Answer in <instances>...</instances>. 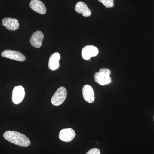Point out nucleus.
<instances>
[{"mask_svg":"<svg viewBox=\"0 0 154 154\" xmlns=\"http://www.w3.org/2000/svg\"><path fill=\"white\" fill-rule=\"evenodd\" d=\"M3 136L6 140L20 146L26 147L30 144V141L27 137L17 131H6Z\"/></svg>","mask_w":154,"mask_h":154,"instance_id":"nucleus-1","label":"nucleus"},{"mask_svg":"<svg viewBox=\"0 0 154 154\" xmlns=\"http://www.w3.org/2000/svg\"><path fill=\"white\" fill-rule=\"evenodd\" d=\"M110 73L111 72L109 69H100L99 72H96L94 75L95 82L102 86L110 84L112 81L110 76Z\"/></svg>","mask_w":154,"mask_h":154,"instance_id":"nucleus-2","label":"nucleus"},{"mask_svg":"<svg viewBox=\"0 0 154 154\" xmlns=\"http://www.w3.org/2000/svg\"><path fill=\"white\" fill-rule=\"evenodd\" d=\"M67 91L63 87H61L54 94L51 99V103L54 106H59L62 104L66 99Z\"/></svg>","mask_w":154,"mask_h":154,"instance_id":"nucleus-3","label":"nucleus"},{"mask_svg":"<svg viewBox=\"0 0 154 154\" xmlns=\"http://www.w3.org/2000/svg\"><path fill=\"white\" fill-rule=\"evenodd\" d=\"M2 56L3 57L18 61L23 62L26 60L25 56L21 52L11 50H6L4 51L2 53Z\"/></svg>","mask_w":154,"mask_h":154,"instance_id":"nucleus-4","label":"nucleus"},{"mask_svg":"<svg viewBox=\"0 0 154 154\" xmlns=\"http://www.w3.org/2000/svg\"><path fill=\"white\" fill-rule=\"evenodd\" d=\"M99 52V50L96 46L92 45H87L83 48L82 50V57L85 60H88L91 57L98 55Z\"/></svg>","mask_w":154,"mask_h":154,"instance_id":"nucleus-5","label":"nucleus"},{"mask_svg":"<svg viewBox=\"0 0 154 154\" xmlns=\"http://www.w3.org/2000/svg\"><path fill=\"white\" fill-rule=\"evenodd\" d=\"M25 96V89L22 86L15 87L13 91L12 101L14 104H19L22 102Z\"/></svg>","mask_w":154,"mask_h":154,"instance_id":"nucleus-6","label":"nucleus"},{"mask_svg":"<svg viewBox=\"0 0 154 154\" xmlns=\"http://www.w3.org/2000/svg\"><path fill=\"white\" fill-rule=\"evenodd\" d=\"M75 135V132L73 129L71 128H65L60 131L59 137L63 141L69 142L74 139Z\"/></svg>","mask_w":154,"mask_h":154,"instance_id":"nucleus-7","label":"nucleus"},{"mask_svg":"<svg viewBox=\"0 0 154 154\" xmlns=\"http://www.w3.org/2000/svg\"><path fill=\"white\" fill-rule=\"evenodd\" d=\"M44 34L41 31H36L31 36L30 39V43L32 46L39 48L42 45V42L44 38Z\"/></svg>","mask_w":154,"mask_h":154,"instance_id":"nucleus-8","label":"nucleus"},{"mask_svg":"<svg viewBox=\"0 0 154 154\" xmlns=\"http://www.w3.org/2000/svg\"><path fill=\"white\" fill-rule=\"evenodd\" d=\"M83 98L88 103H92L95 100V94L93 88L89 85L84 86L82 90Z\"/></svg>","mask_w":154,"mask_h":154,"instance_id":"nucleus-9","label":"nucleus"},{"mask_svg":"<svg viewBox=\"0 0 154 154\" xmlns=\"http://www.w3.org/2000/svg\"><path fill=\"white\" fill-rule=\"evenodd\" d=\"M2 24L7 29L11 31H15L19 28V21L17 19L13 18H4L2 20Z\"/></svg>","mask_w":154,"mask_h":154,"instance_id":"nucleus-10","label":"nucleus"},{"mask_svg":"<svg viewBox=\"0 0 154 154\" xmlns=\"http://www.w3.org/2000/svg\"><path fill=\"white\" fill-rule=\"evenodd\" d=\"M30 7L33 11L42 15H44L46 13V8L44 4L40 0H31Z\"/></svg>","mask_w":154,"mask_h":154,"instance_id":"nucleus-11","label":"nucleus"},{"mask_svg":"<svg viewBox=\"0 0 154 154\" xmlns=\"http://www.w3.org/2000/svg\"><path fill=\"white\" fill-rule=\"evenodd\" d=\"M60 55L59 53L55 52L50 57L48 62V67L51 71H55L60 67L59 61Z\"/></svg>","mask_w":154,"mask_h":154,"instance_id":"nucleus-12","label":"nucleus"},{"mask_svg":"<svg viewBox=\"0 0 154 154\" xmlns=\"http://www.w3.org/2000/svg\"><path fill=\"white\" fill-rule=\"evenodd\" d=\"M75 10L78 14H82L85 17H90L91 11L85 3L82 2H78L75 6Z\"/></svg>","mask_w":154,"mask_h":154,"instance_id":"nucleus-13","label":"nucleus"},{"mask_svg":"<svg viewBox=\"0 0 154 154\" xmlns=\"http://www.w3.org/2000/svg\"><path fill=\"white\" fill-rule=\"evenodd\" d=\"M107 8H113L114 6L113 0H98Z\"/></svg>","mask_w":154,"mask_h":154,"instance_id":"nucleus-14","label":"nucleus"},{"mask_svg":"<svg viewBox=\"0 0 154 154\" xmlns=\"http://www.w3.org/2000/svg\"><path fill=\"white\" fill-rule=\"evenodd\" d=\"M86 154H100V150L98 149H91Z\"/></svg>","mask_w":154,"mask_h":154,"instance_id":"nucleus-15","label":"nucleus"},{"mask_svg":"<svg viewBox=\"0 0 154 154\" xmlns=\"http://www.w3.org/2000/svg\"></svg>","mask_w":154,"mask_h":154,"instance_id":"nucleus-16","label":"nucleus"}]
</instances>
